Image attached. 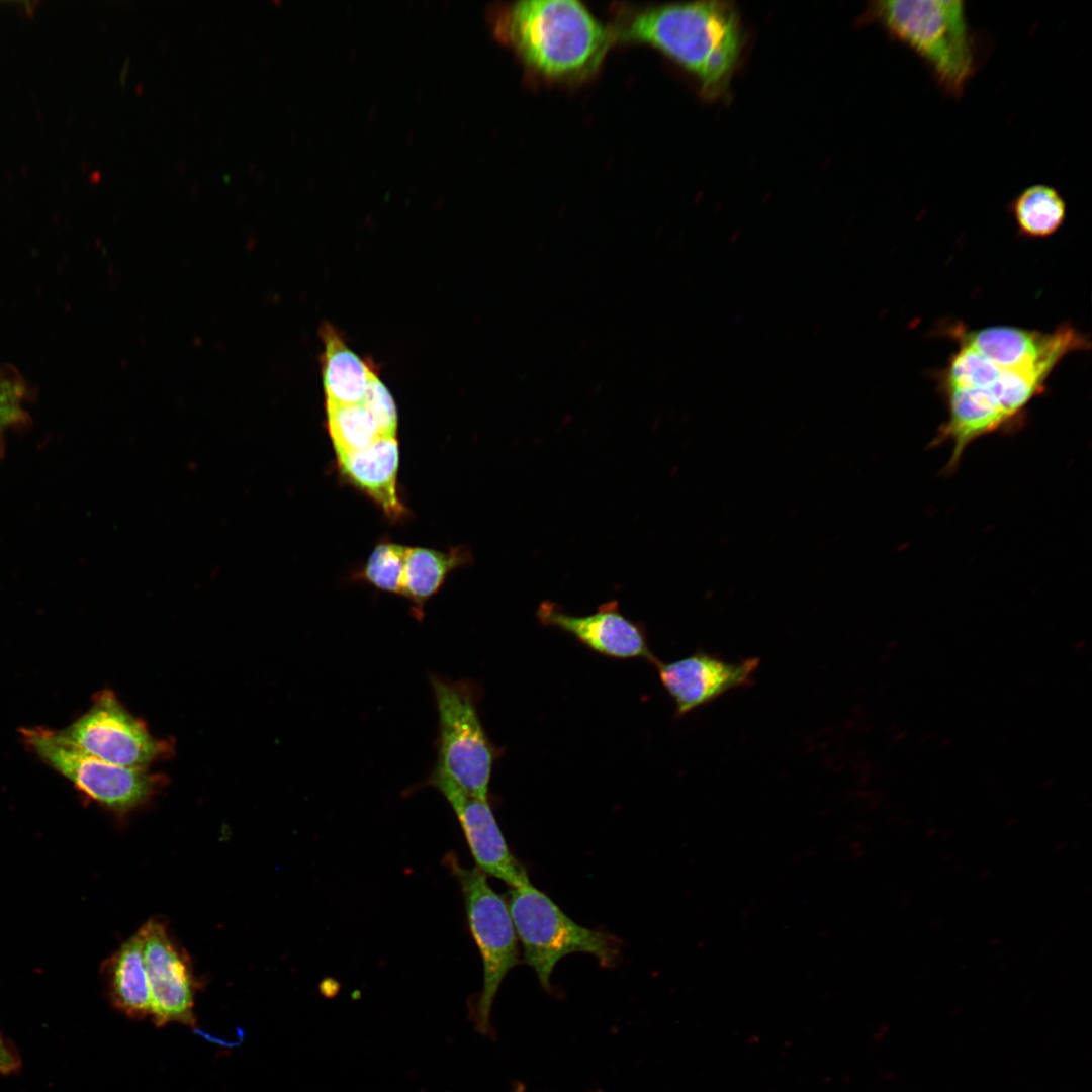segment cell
<instances>
[{"instance_id": "3", "label": "cell", "mask_w": 1092, "mask_h": 1092, "mask_svg": "<svg viewBox=\"0 0 1092 1092\" xmlns=\"http://www.w3.org/2000/svg\"><path fill=\"white\" fill-rule=\"evenodd\" d=\"M867 16L911 50L947 96H963L978 69L977 39L964 1H877Z\"/></svg>"}, {"instance_id": "12", "label": "cell", "mask_w": 1092, "mask_h": 1092, "mask_svg": "<svg viewBox=\"0 0 1092 1092\" xmlns=\"http://www.w3.org/2000/svg\"><path fill=\"white\" fill-rule=\"evenodd\" d=\"M537 617L541 624L570 634L604 656L643 658L650 663L656 659L649 648L643 625L625 617L616 601L604 603L595 613L585 616L570 615L557 604L544 601L537 610Z\"/></svg>"}, {"instance_id": "9", "label": "cell", "mask_w": 1092, "mask_h": 1092, "mask_svg": "<svg viewBox=\"0 0 1092 1092\" xmlns=\"http://www.w3.org/2000/svg\"><path fill=\"white\" fill-rule=\"evenodd\" d=\"M151 993V1016L156 1026L178 1022L193 1026L197 982L187 953L160 919L140 929Z\"/></svg>"}, {"instance_id": "14", "label": "cell", "mask_w": 1092, "mask_h": 1092, "mask_svg": "<svg viewBox=\"0 0 1092 1092\" xmlns=\"http://www.w3.org/2000/svg\"><path fill=\"white\" fill-rule=\"evenodd\" d=\"M336 454L342 474L388 517L396 519L404 514L396 489L399 463L396 437H382L364 449Z\"/></svg>"}, {"instance_id": "21", "label": "cell", "mask_w": 1092, "mask_h": 1092, "mask_svg": "<svg viewBox=\"0 0 1092 1092\" xmlns=\"http://www.w3.org/2000/svg\"><path fill=\"white\" fill-rule=\"evenodd\" d=\"M405 553V546L379 543L369 556L364 578L381 590L402 596Z\"/></svg>"}, {"instance_id": "1", "label": "cell", "mask_w": 1092, "mask_h": 1092, "mask_svg": "<svg viewBox=\"0 0 1092 1092\" xmlns=\"http://www.w3.org/2000/svg\"><path fill=\"white\" fill-rule=\"evenodd\" d=\"M497 37L523 63L549 79L579 80L596 73L617 40L614 29L575 0H522L499 8Z\"/></svg>"}, {"instance_id": "4", "label": "cell", "mask_w": 1092, "mask_h": 1092, "mask_svg": "<svg viewBox=\"0 0 1092 1092\" xmlns=\"http://www.w3.org/2000/svg\"><path fill=\"white\" fill-rule=\"evenodd\" d=\"M508 906L525 963L545 990L551 989L555 965L568 954L589 953L605 967L615 965L620 952L616 937L577 924L530 882L511 889Z\"/></svg>"}, {"instance_id": "20", "label": "cell", "mask_w": 1092, "mask_h": 1092, "mask_svg": "<svg viewBox=\"0 0 1092 1092\" xmlns=\"http://www.w3.org/2000/svg\"><path fill=\"white\" fill-rule=\"evenodd\" d=\"M1003 369L974 349L962 345L946 369L944 392L964 389H988Z\"/></svg>"}, {"instance_id": "2", "label": "cell", "mask_w": 1092, "mask_h": 1092, "mask_svg": "<svg viewBox=\"0 0 1092 1092\" xmlns=\"http://www.w3.org/2000/svg\"><path fill=\"white\" fill-rule=\"evenodd\" d=\"M614 31L617 39L660 50L694 74L708 97L727 88L742 44L735 9L720 1L649 7Z\"/></svg>"}, {"instance_id": "11", "label": "cell", "mask_w": 1092, "mask_h": 1092, "mask_svg": "<svg viewBox=\"0 0 1092 1092\" xmlns=\"http://www.w3.org/2000/svg\"><path fill=\"white\" fill-rule=\"evenodd\" d=\"M426 784L436 788L451 805L480 871L511 888L530 882L525 868L510 851L487 801L467 794L451 780L433 772Z\"/></svg>"}, {"instance_id": "18", "label": "cell", "mask_w": 1092, "mask_h": 1092, "mask_svg": "<svg viewBox=\"0 0 1092 1092\" xmlns=\"http://www.w3.org/2000/svg\"><path fill=\"white\" fill-rule=\"evenodd\" d=\"M1011 213L1022 235L1043 238L1063 224L1067 205L1058 189L1046 184L1024 188L1010 203Z\"/></svg>"}, {"instance_id": "5", "label": "cell", "mask_w": 1092, "mask_h": 1092, "mask_svg": "<svg viewBox=\"0 0 1092 1092\" xmlns=\"http://www.w3.org/2000/svg\"><path fill=\"white\" fill-rule=\"evenodd\" d=\"M438 713L437 761L433 774L487 801L496 750L478 716L469 682L430 675Z\"/></svg>"}, {"instance_id": "19", "label": "cell", "mask_w": 1092, "mask_h": 1092, "mask_svg": "<svg viewBox=\"0 0 1092 1092\" xmlns=\"http://www.w3.org/2000/svg\"><path fill=\"white\" fill-rule=\"evenodd\" d=\"M335 451L364 449L382 438L372 414L362 404L326 405Z\"/></svg>"}, {"instance_id": "25", "label": "cell", "mask_w": 1092, "mask_h": 1092, "mask_svg": "<svg viewBox=\"0 0 1092 1092\" xmlns=\"http://www.w3.org/2000/svg\"><path fill=\"white\" fill-rule=\"evenodd\" d=\"M513 1092H526L525 1086L522 1083H516Z\"/></svg>"}, {"instance_id": "24", "label": "cell", "mask_w": 1092, "mask_h": 1092, "mask_svg": "<svg viewBox=\"0 0 1092 1092\" xmlns=\"http://www.w3.org/2000/svg\"><path fill=\"white\" fill-rule=\"evenodd\" d=\"M20 1066L21 1062L18 1054L0 1033V1074L15 1073Z\"/></svg>"}, {"instance_id": "22", "label": "cell", "mask_w": 1092, "mask_h": 1092, "mask_svg": "<svg viewBox=\"0 0 1092 1092\" xmlns=\"http://www.w3.org/2000/svg\"><path fill=\"white\" fill-rule=\"evenodd\" d=\"M362 403L373 416L382 437H395L397 413L393 398L376 373L372 376Z\"/></svg>"}, {"instance_id": "10", "label": "cell", "mask_w": 1092, "mask_h": 1092, "mask_svg": "<svg viewBox=\"0 0 1092 1092\" xmlns=\"http://www.w3.org/2000/svg\"><path fill=\"white\" fill-rule=\"evenodd\" d=\"M659 679L675 705L677 717L706 706L726 693L752 684L759 658L737 662L699 650L687 657L663 662L656 658Z\"/></svg>"}, {"instance_id": "16", "label": "cell", "mask_w": 1092, "mask_h": 1092, "mask_svg": "<svg viewBox=\"0 0 1092 1092\" xmlns=\"http://www.w3.org/2000/svg\"><path fill=\"white\" fill-rule=\"evenodd\" d=\"M321 334L325 344L323 383L326 405L360 403L375 372L346 345L332 326L325 324Z\"/></svg>"}, {"instance_id": "7", "label": "cell", "mask_w": 1092, "mask_h": 1092, "mask_svg": "<svg viewBox=\"0 0 1092 1092\" xmlns=\"http://www.w3.org/2000/svg\"><path fill=\"white\" fill-rule=\"evenodd\" d=\"M25 742L52 768L105 808L126 814L144 806L160 783L148 768L110 763L79 749L60 731L24 729Z\"/></svg>"}, {"instance_id": "17", "label": "cell", "mask_w": 1092, "mask_h": 1092, "mask_svg": "<svg viewBox=\"0 0 1092 1092\" xmlns=\"http://www.w3.org/2000/svg\"><path fill=\"white\" fill-rule=\"evenodd\" d=\"M470 559L468 550L461 547L447 552L406 547L402 596L414 604V615L419 621L423 619L426 602L440 589L448 573Z\"/></svg>"}, {"instance_id": "8", "label": "cell", "mask_w": 1092, "mask_h": 1092, "mask_svg": "<svg viewBox=\"0 0 1092 1092\" xmlns=\"http://www.w3.org/2000/svg\"><path fill=\"white\" fill-rule=\"evenodd\" d=\"M60 732L84 752L122 766L147 768L166 751V744L154 738L108 691L99 694L86 713Z\"/></svg>"}, {"instance_id": "15", "label": "cell", "mask_w": 1092, "mask_h": 1092, "mask_svg": "<svg viewBox=\"0 0 1092 1092\" xmlns=\"http://www.w3.org/2000/svg\"><path fill=\"white\" fill-rule=\"evenodd\" d=\"M113 1006L132 1019L151 1014V993L144 958V941L138 930L105 964Z\"/></svg>"}, {"instance_id": "6", "label": "cell", "mask_w": 1092, "mask_h": 1092, "mask_svg": "<svg viewBox=\"0 0 1092 1092\" xmlns=\"http://www.w3.org/2000/svg\"><path fill=\"white\" fill-rule=\"evenodd\" d=\"M445 861L460 885L469 928L482 959L483 988L472 1020L480 1033L488 1035L492 1033L490 1011L496 992L509 971L519 964V939L508 904L489 886L484 873L461 867L454 853L447 854Z\"/></svg>"}, {"instance_id": "23", "label": "cell", "mask_w": 1092, "mask_h": 1092, "mask_svg": "<svg viewBox=\"0 0 1092 1092\" xmlns=\"http://www.w3.org/2000/svg\"><path fill=\"white\" fill-rule=\"evenodd\" d=\"M22 399L23 388L16 380L0 377V430L25 420Z\"/></svg>"}, {"instance_id": "13", "label": "cell", "mask_w": 1092, "mask_h": 1092, "mask_svg": "<svg viewBox=\"0 0 1092 1092\" xmlns=\"http://www.w3.org/2000/svg\"><path fill=\"white\" fill-rule=\"evenodd\" d=\"M968 346L1001 369L1056 365L1069 353L1085 348L1087 340L1075 328L1060 326L1051 333L1015 327H991L961 337Z\"/></svg>"}]
</instances>
